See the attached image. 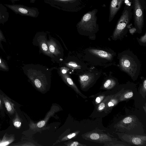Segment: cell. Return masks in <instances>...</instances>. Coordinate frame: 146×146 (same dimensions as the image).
Segmentation results:
<instances>
[{"instance_id": "cell-16", "label": "cell", "mask_w": 146, "mask_h": 146, "mask_svg": "<svg viewBox=\"0 0 146 146\" xmlns=\"http://www.w3.org/2000/svg\"><path fill=\"white\" fill-rule=\"evenodd\" d=\"M80 133V131L78 130L75 131L72 133L68 134L63 137H62L61 139L58 140L56 143L53 144V145H55L56 144L62 141H64L68 140H70L72 139L75 138L77 136L78 134Z\"/></svg>"}, {"instance_id": "cell-11", "label": "cell", "mask_w": 146, "mask_h": 146, "mask_svg": "<svg viewBox=\"0 0 146 146\" xmlns=\"http://www.w3.org/2000/svg\"><path fill=\"white\" fill-rule=\"evenodd\" d=\"M66 67H62L58 70V73L62 80L68 86L73 89L76 94L84 98H86V96L81 92L68 73Z\"/></svg>"}, {"instance_id": "cell-14", "label": "cell", "mask_w": 146, "mask_h": 146, "mask_svg": "<svg viewBox=\"0 0 146 146\" xmlns=\"http://www.w3.org/2000/svg\"><path fill=\"white\" fill-rule=\"evenodd\" d=\"M9 18V14L6 7L0 2V23L4 24Z\"/></svg>"}, {"instance_id": "cell-26", "label": "cell", "mask_w": 146, "mask_h": 146, "mask_svg": "<svg viewBox=\"0 0 146 146\" xmlns=\"http://www.w3.org/2000/svg\"><path fill=\"white\" fill-rule=\"evenodd\" d=\"M5 106L7 111H10L11 110V107L9 102H6L5 103Z\"/></svg>"}, {"instance_id": "cell-4", "label": "cell", "mask_w": 146, "mask_h": 146, "mask_svg": "<svg viewBox=\"0 0 146 146\" xmlns=\"http://www.w3.org/2000/svg\"><path fill=\"white\" fill-rule=\"evenodd\" d=\"M98 11L96 9L88 11L83 16L77 24L80 33L92 40H95L96 34L99 30L96 15Z\"/></svg>"}, {"instance_id": "cell-13", "label": "cell", "mask_w": 146, "mask_h": 146, "mask_svg": "<svg viewBox=\"0 0 146 146\" xmlns=\"http://www.w3.org/2000/svg\"><path fill=\"white\" fill-rule=\"evenodd\" d=\"M124 0H111L110 5L109 22H111L120 9Z\"/></svg>"}, {"instance_id": "cell-1", "label": "cell", "mask_w": 146, "mask_h": 146, "mask_svg": "<svg viewBox=\"0 0 146 146\" xmlns=\"http://www.w3.org/2000/svg\"><path fill=\"white\" fill-rule=\"evenodd\" d=\"M22 69L24 74L36 90L42 94L49 91L51 84L52 69L39 64L24 65Z\"/></svg>"}, {"instance_id": "cell-10", "label": "cell", "mask_w": 146, "mask_h": 146, "mask_svg": "<svg viewBox=\"0 0 146 146\" xmlns=\"http://www.w3.org/2000/svg\"><path fill=\"white\" fill-rule=\"evenodd\" d=\"M47 40L46 35L44 34H39L36 35L33 40L34 45L38 46L43 54L54 60L53 56L50 53L47 44Z\"/></svg>"}, {"instance_id": "cell-30", "label": "cell", "mask_w": 146, "mask_h": 146, "mask_svg": "<svg viewBox=\"0 0 146 146\" xmlns=\"http://www.w3.org/2000/svg\"><path fill=\"white\" fill-rule=\"evenodd\" d=\"M101 101V97H97L96 99V101L98 103H99Z\"/></svg>"}, {"instance_id": "cell-15", "label": "cell", "mask_w": 146, "mask_h": 146, "mask_svg": "<svg viewBox=\"0 0 146 146\" xmlns=\"http://www.w3.org/2000/svg\"><path fill=\"white\" fill-rule=\"evenodd\" d=\"M106 77L103 84L105 88H110L115 86L117 83V79L113 76L111 74H109Z\"/></svg>"}, {"instance_id": "cell-25", "label": "cell", "mask_w": 146, "mask_h": 146, "mask_svg": "<svg viewBox=\"0 0 146 146\" xmlns=\"http://www.w3.org/2000/svg\"><path fill=\"white\" fill-rule=\"evenodd\" d=\"M133 95V94L132 92H129L125 94L124 97L126 98H130L132 97Z\"/></svg>"}, {"instance_id": "cell-5", "label": "cell", "mask_w": 146, "mask_h": 146, "mask_svg": "<svg viewBox=\"0 0 146 146\" xmlns=\"http://www.w3.org/2000/svg\"><path fill=\"white\" fill-rule=\"evenodd\" d=\"M125 2V4L121 15L110 36L113 40L122 39L126 35L130 28V23L133 14L132 4H131V3L129 1L128 3Z\"/></svg>"}, {"instance_id": "cell-21", "label": "cell", "mask_w": 146, "mask_h": 146, "mask_svg": "<svg viewBox=\"0 0 146 146\" xmlns=\"http://www.w3.org/2000/svg\"><path fill=\"white\" fill-rule=\"evenodd\" d=\"M6 40L4 35L0 29V48L4 52L5 50L3 48L2 42H6Z\"/></svg>"}, {"instance_id": "cell-33", "label": "cell", "mask_w": 146, "mask_h": 146, "mask_svg": "<svg viewBox=\"0 0 146 146\" xmlns=\"http://www.w3.org/2000/svg\"><path fill=\"white\" fill-rule=\"evenodd\" d=\"M1 100H0V104H1Z\"/></svg>"}, {"instance_id": "cell-12", "label": "cell", "mask_w": 146, "mask_h": 146, "mask_svg": "<svg viewBox=\"0 0 146 146\" xmlns=\"http://www.w3.org/2000/svg\"><path fill=\"white\" fill-rule=\"evenodd\" d=\"M66 67H68L80 73L89 68L87 65L77 58H67L64 62Z\"/></svg>"}, {"instance_id": "cell-18", "label": "cell", "mask_w": 146, "mask_h": 146, "mask_svg": "<svg viewBox=\"0 0 146 146\" xmlns=\"http://www.w3.org/2000/svg\"><path fill=\"white\" fill-rule=\"evenodd\" d=\"M9 68L6 62L0 56V70L8 72Z\"/></svg>"}, {"instance_id": "cell-24", "label": "cell", "mask_w": 146, "mask_h": 146, "mask_svg": "<svg viewBox=\"0 0 146 146\" xmlns=\"http://www.w3.org/2000/svg\"><path fill=\"white\" fill-rule=\"evenodd\" d=\"M132 121V118L130 117H127L123 120V122L125 123H130Z\"/></svg>"}, {"instance_id": "cell-32", "label": "cell", "mask_w": 146, "mask_h": 146, "mask_svg": "<svg viewBox=\"0 0 146 146\" xmlns=\"http://www.w3.org/2000/svg\"><path fill=\"white\" fill-rule=\"evenodd\" d=\"M19 0H11V1L12 3H13Z\"/></svg>"}, {"instance_id": "cell-2", "label": "cell", "mask_w": 146, "mask_h": 146, "mask_svg": "<svg viewBox=\"0 0 146 146\" xmlns=\"http://www.w3.org/2000/svg\"><path fill=\"white\" fill-rule=\"evenodd\" d=\"M116 56L111 48L90 47L84 50V59L92 65L106 68L115 65Z\"/></svg>"}, {"instance_id": "cell-22", "label": "cell", "mask_w": 146, "mask_h": 146, "mask_svg": "<svg viewBox=\"0 0 146 146\" xmlns=\"http://www.w3.org/2000/svg\"><path fill=\"white\" fill-rule=\"evenodd\" d=\"M132 142L133 143L136 145H139L141 143V139L138 137H134L132 139Z\"/></svg>"}, {"instance_id": "cell-27", "label": "cell", "mask_w": 146, "mask_h": 146, "mask_svg": "<svg viewBox=\"0 0 146 146\" xmlns=\"http://www.w3.org/2000/svg\"><path fill=\"white\" fill-rule=\"evenodd\" d=\"M105 104L103 103L102 102L99 105L98 109L99 110H103L105 108Z\"/></svg>"}, {"instance_id": "cell-31", "label": "cell", "mask_w": 146, "mask_h": 146, "mask_svg": "<svg viewBox=\"0 0 146 146\" xmlns=\"http://www.w3.org/2000/svg\"><path fill=\"white\" fill-rule=\"evenodd\" d=\"M114 104L112 102H109L108 104V105L109 107L113 106H114Z\"/></svg>"}, {"instance_id": "cell-8", "label": "cell", "mask_w": 146, "mask_h": 146, "mask_svg": "<svg viewBox=\"0 0 146 146\" xmlns=\"http://www.w3.org/2000/svg\"><path fill=\"white\" fill-rule=\"evenodd\" d=\"M47 44L54 60H61L63 58V50L60 42L54 38L49 36Z\"/></svg>"}, {"instance_id": "cell-28", "label": "cell", "mask_w": 146, "mask_h": 146, "mask_svg": "<svg viewBox=\"0 0 146 146\" xmlns=\"http://www.w3.org/2000/svg\"><path fill=\"white\" fill-rule=\"evenodd\" d=\"M136 29L135 27L133 28L129 29V32L132 35L134 33H136Z\"/></svg>"}, {"instance_id": "cell-6", "label": "cell", "mask_w": 146, "mask_h": 146, "mask_svg": "<svg viewBox=\"0 0 146 146\" xmlns=\"http://www.w3.org/2000/svg\"><path fill=\"white\" fill-rule=\"evenodd\" d=\"M133 14L134 27L136 33H142L144 23V13L146 10L145 0H132Z\"/></svg>"}, {"instance_id": "cell-17", "label": "cell", "mask_w": 146, "mask_h": 146, "mask_svg": "<svg viewBox=\"0 0 146 146\" xmlns=\"http://www.w3.org/2000/svg\"><path fill=\"white\" fill-rule=\"evenodd\" d=\"M49 1H51L52 3H54V4L56 3V5H58V6L59 7L60 6L61 7L62 5L63 7L64 5H69L70 4L74 3H76V1H79L80 0H49Z\"/></svg>"}, {"instance_id": "cell-29", "label": "cell", "mask_w": 146, "mask_h": 146, "mask_svg": "<svg viewBox=\"0 0 146 146\" xmlns=\"http://www.w3.org/2000/svg\"><path fill=\"white\" fill-rule=\"evenodd\" d=\"M14 125L15 127H19L21 126V123L19 121H16L14 123Z\"/></svg>"}, {"instance_id": "cell-7", "label": "cell", "mask_w": 146, "mask_h": 146, "mask_svg": "<svg viewBox=\"0 0 146 146\" xmlns=\"http://www.w3.org/2000/svg\"><path fill=\"white\" fill-rule=\"evenodd\" d=\"M101 72L94 68H89L80 73L79 76V82L80 88L84 90L94 83L100 77Z\"/></svg>"}, {"instance_id": "cell-9", "label": "cell", "mask_w": 146, "mask_h": 146, "mask_svg": "<svg viewBox=\"0 0 146 146\" xmlns=\"http://www.w3.org/2000/svg\"><path fill=\"white\" fill-rule=\"evenodd\" d=\"M4 5L16 14L32 17H36L37 14L36 10L35 9L23 5L14 4H5Z\"/></svg>"}, {"instance_id": "cell-19", "label": "cell", "mask_w": 146, "mask_h": 146, "mask_svg": "<svg viewBox=\"0 0 146 146\" xmlns=\"http://www.w3.org/2000/svg\"><path fill=\"white\" fill-rule=\"evenodd\" d=\"M64 145L66 146H86L82 144L77 141L69 140L67 142L64 143Z\"/></svg>"}, {"instance_id": "cell-3", "label": "cell", "mask_w": 146, "mask_h": 146, "mask_svg": "<svg viewBox=\"0 0 146 146\" xmlns=\"http://www.w3.org/2000/svg\"><path fill=\"white\" fill-rule=\"evenodd\" d=\"M118 66L120 70L126 73L134 81L140 74L141 64L137 56L132 51L126 50L117 55Z\"/></svg>"}, {"instance_id": "cell-23", "label": "cell", "mask_w": 146, "mask_h": 146, "mask_svg": "<svg viewBox=\"0 0 146 146\" xmlns=\"http://www.w3.org/2000/svg\"><path fill=\"white\" fill-rule=\"evenodd\" d=\"M90 137L92 139L97 140L99 138V135L97 133H94L90 135Z\"/></svg>"}, {"instance_id": "cell-20", "label": "cell", "mask_w": 146, "mask_h": 146, "mask_svg": "<svg viewBox=\"0 0 146 146\" xmlns=\"http://www.w3.org/2000/svg\"><path fill=\"white\" fill-rule=\"evenodd\" d=\"M137 41L139 44L142 46H146V32L144 34L141 36L140 38H137Z\"/></svg>"}]
</instances>
